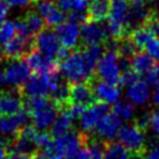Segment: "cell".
<instances>
[{
  "instance_id": "7bdbcfd3",
  "label": "cell",
  "mask_w": 159,
  "mask_h": 159,
  "mask_svg": "<svg viewBox=\"0 0 159 159\" xmlns=\"http://www.w3.org/2000/svg\"><path fill=\"white\" fill-rule=\"evenodd\" d=\"M130 1H143V2H146V1H149V0H130Z\"/></svg>"
},
{
  "instance_id": "7a4b0ae2",
  "label": "cell",
  "mask_w": 159,
  "mask_h": 159,
  "mask_svg": "<svg viewBox=\"0 0 159 159\" xmlns=\"http://www.w3.org/2000/svg\"><path fill=\"white\" fill-rule=\"evenodd\" d=\"M24 109L30 117L33 125L41 131L53 125L60 114L57 105L47 97L24 98Z\"/></svg>"
},
{
  "instance_id": "52a82bcc",
  "label": "cell",
  "mask_w": 159,
  "mask_h": 159,
  "mask_svg": "<svg viewBox=\"0 0 159 159\" xmlns=\"http://www.w3.org/2000/svg\"><path fill=\"white\" fill-rule=\"evenodd\" d=\"M119 144L123 145L125 150L131 154H146V144H145L144 131L139 129L137 125H125L118 134Z\"/></svg>"
},
{
  "instance_id": "cb8c5ba5",
  "label": "cell",
  "mask_w": 159,
  "mask_h": 159,
  "mask_svg": "<svg viewBox=\"0 0 159 159\" xmlns=\"http://www.w3.org/2000/svg\"><path fill=\"white\" fill-rule=\"evenodd\" d=\"M73 120H74V118L68 112L61 111L56 120L53 123L52 128H50L49 134H52V137L59 138V137H62L68 132H70L71 128H73Z\"/></svg>"
},
{
  "instance_id": "d4e9b609",
  "label": "cell",
  "mask_w": 159,
  "mask_h": 159,
  "mask_svg": "<svg viewBox=\"0 0 159 159\" xmlns=\"http://www.w3.org/2000/svg\"><path fill=\"white\" fill-rule=\"evenodd\" d=\"M57 6L63 13L68 14H81L88 13L89 0H57Z\"/></svg>"
},
{
  "instance_id": "e0dca14e",
  "label": "cell",
  "mask_w": 159,
  "mask_h": 159,
  "mask_svg": "<svg viewBox=\"0 0 159 159\" xmlns=\"http://www.w3.org/2000/svg\"><path fill=\"white\" fill-rule=\"evenodd\" d=\"M122 125H123V119L116 116L114 112H110L99 120V123L95 129V134H97L103 140L112 142L115 137H118L119 131L123 128Z\"/></svg>"
},
{
  "instance_id": "30bf717a",
  "label": "cell",
  "mask_w": 159,
  "mask_h": 159,
  "mask_svg": "<svg viewBox=\"0 0 159 159\" xmlns=\"http://www.w3.org/2000/svg\"><path fill=\"white\" fill-rule=\"evenodd\" d=\"M109 114L110 107L107 103L96 102L95 104L90 105L89 108L84 109V111L80 116L81 131L85 134H90L91 131H95L99 120Z\"/></svg>"
},
{
  "instance_id": "f6af8a7d",
  "label": "cell",
  "mask_w": 159,
  "mask_h": 159,
  "mask_svg": "<svg viewBox=\"0 0 159 159\" xmlns=\"http://www.w3.org/2000/svg\"><path fill=\"white\" fill-rule=\"evenodd\" d=\"M39 1H42V0H39Z\"/></svg>"
},
{
  "instance_id": "4dcf8cb0",
  "label": "cell",
  "mask_w": 159,
  "mask_h": 159,
  "mask_svg": "<svg viewBox=\"0 0 159 159\" xmlns=\"http://www.w3.org/2000/svg\"><path fill=\"white\" fill-rule=\"evenodd\" d=\"M144 49L152 59L159 62V39H157L156 36L152 38L149 41V43L145 46Z\"/></svg>"
},
{
  "instance_id": "60d3db41",
  "label": "cell",
  "mask_w": 159,
  "mask_h": 159,
  "mask_svg": "<svg viewBox=\"0 0 159 159\" xmlns=\"http://www.w3.org/2000/svg\"><path fill=\"white\" fill-rule=\"evenodd\" d=\"M129 159H144V156H140V154H131L129 157Z\"/></svg>"
},
{
  "instance_id": "8d00e7d4",
  "label": "cell",
  "mask_w": 159,
  "mask_h": 159,
  "mask_svg": "<svg viewBox=\"0 0 159 159\" xmlns=\"http://www.w3.org/2000/svg\"><path fill=\"white\" fill-rule=\"evenodd\" d=\"M6 159H30V157H27V156H24V154L11 152V153L8 154V157H7Z\"/></svg>"
},
{
  "instance_id": "8992f818",
  "label": "cell",
  "mask_w": 159,
  "mask_h": 159,
  "mask_svg": "<svg viewBox=\"0 0 159 159\" xmlns=\"http://www.w3.org/2000/svg\"><path fill=\"white\" fill-rule=\"evenodd\" d=\"M59 73L53 74H34L20 88L24 98H39L47 97L50 94L52 85Z\"/></svg>"
},
{
  "instance_id": "7402d4cb",
  "label": "cell",
  "mask_w": 159,
  "mask_h": 159,
  "mask_svg": "<svg viewBox=\"0 0 159 159\" xmlns=\"http://www.w3.org/2000/svg\"><path fill=\"white\" fill-rule=\"evenodd\" d=\"M128 98L131 104L143 105L150 97V85L144 80H136L134 83L128 87Z\"/></svg>"
},
{
  "instance_id": "836d02e7",
  "label": "cell",
  "mask_w": 159,
  "mask_h": 159,
  "mask_svg": "<svg viewBox=\"0 0 159 159\" xmlns=\"http://www.w3.org/2000/svg\"><path fill=\"white\" fill-rule=\"evenodd\" d=\"M6 4L12 7H28L33 0H4Z\"/></svg>"
},
{
  "instance_id": "44dd1931",
  "label": "cell",
  "mask_w": 159,
  "mask_h": 159,
  "mask_svg": "<svg viewBox=\"0 0 159 159\" xmlns=\"http://www.w3.org/2000/svg\"><path fill=\"white\" fill-rule=\"evenodd\" d=\"M30 116L25 109L19 111L18 114L8 117H0V132L6 134H13L14 137L22 126L26 125V120Z\"/></svg>"
},
{
  "instance_id": "6da1fadb",
  "label": "cell",
  "mask_w": 159,
  "mask_h": 159,
  "mask_svg": "<svg viewBox=\"0 0 159 159\" xmlns=\"http://www.w3.org/2000/svg\"><path fill=\"white\" fill-rule=\"evenodd\" d=\"M97 63L94 62L83 49L70 53L60 66L65 80L70 84L91 82L94 80Z\"/></svg>"
},
{
  "instance_id": "5b68a950",
  "label": "cell",
  "mask_w": 159,
  "mask_h": 159,
  "mask_svg": "<svg viewBox=\"0 0 159 159\" xmlns=\"http://www.w3.org/2000/svg\"><path fill=\"white\" fill-rule=\"evenodd\" d=\"M120 76L118 54L116 52L107 50L96 66V80L118 87Z\"/></svg>"
},
{
  "instance_id": "83f0119b",
  "label": "cell",
  "mask_w": 159,
  "mask_h": 159,
  "mask_svg": "<svg viewBox=\"0 0 159 159\" xmlns=\"http://www.w3.org/2000/svg\"><path fill=\"white\" fill-rule=\"evenodd\" d=\"M130 154L123 145L115 142H110L102 159H129Z\"/></svg>"
},
{
  "instance_id": "f1b7e54d",
  "label": "cell",
  "mask_w": 159,
  "mask_h": 159,
  "mask_svg": "<svg viewBox=\"0 0 159 159\" xmlns=\"http://www.w3.org/2000/svg\"><path fill=\"white\" fill-rule=\"evenodd\" d=\"M16 28L14 21H5L0 27V43H7L16 36Z\"/></svg>"
},
{
  "instance_id": "d590c367",
  "label": "cell",
  "mask_w": 159,
  "mask_h": 159,
  "mask_svg": "<svg viewBox=\"0 0 159 159\" xmlns=\"http://www.w3.org/2000/svg\"><path fill=\"white\" fill-rule=\"evenodd\" d=\"M144 159H159V146H156L150 150L144 156Z\"/></svg>"
},
{
  "instance_id": "ba28073f",
  "label": "cell",
  "mask_w": 159,
  "mask_h": 159,
  "mask_svg": "<svg viewBox=\"0 0 159 159\" xmlns=\"http://www.w3.org/2000/svg\"><path fill=\"white\" fill-rule=\"evenodd\" d=\"M111 36L109 34L108 27L102 22L88 20L81 27V41L85 47L95 45H105Z\"/></svg>"
},
{
  "instance_id": "f35d334b",
  "label": "cell",
  "mask_w": 159,
  "mask_h": 159,
  "mask_svg": "<svg viewBox=\"0 0 159 159\" xmlns=\"http://www.w3.org/2000/svg\"><path fill=\"white\" fill-rule=\"evenodd\" d=\"M30 159H52V158L48 157L45 152H39V153H36L35 156H33Z\"/></svg>"
},
{
  "instance_id": "ee69618b",
  "label": "cell",
  "mask_w": 159,
  "mask_h": 159,
  "mask_svg": "<svg viewBox=\"0 0 159 159\" xmlns=\"http://www.w3.org/2000/svg\"><path fill=\"white\" fill-rule=\"evenodd\" d=\"M90 1H91V2H93V1H96V0H90Z\"/></svg>"
},
{
  "instance_id": "74e56055",
  "label": "cell",
  "mask_w": 159,
  "mask_h": 159,
  "mask_svg": "<svg viewBox=\"0 0 159 159\" xmlns=\"http://www.w3.org/2000/svg\"><path fill=\"white\" fill-rule=\"evenodd\" d=\"M152 102L154 104L159 105V85L156 87L153 90V94H152Z\"/></svg>"
},
{
  "instance_id": "d6a6232c",
  "label": "cell",
  "mask_w": 159,
  "mask_h": 159,
  "mask_svg": "<svg viewBox=\"0 0 159 159\" xmlns=\"http://www.w3.org/2000/svg\"><path fill=\"white\" fill-rule=\"evenodd\" d=\"M150 126L152 128L154 134H159V108L156 109L151 114V123H150Z\"/></svg>"
},
{
  "instance_id": "1f68e13d",
  "label": "cell",
  "mask_w": 159,
  "mask_h": 159,
  "mask_svg": "<svg viewBox=\"0 0 159 159\" xmlns=\"http://www.w3.org/2000/svg\"><path fill=\"white\" fill-rule=\"evenodd\" d=\"M144 81L149 85H152L154 88L158 87L159 85V65H156L148 74L145 75Z\"/></svg>"
},
{
  "instance_id": "ffe728a7",
  "label": "cell",
  "mask_w": 159,
  "mask_h": 159,
  "mask_svg": "<svg viewBox=\"0 0 159 159\" xmlns=\"http://www.w3.org/2000/svg\"><path fill=\"white\" fill-rule=\"evenodd\" d=\"M91 85H93L95 97L97 99V102H102V103H107V104L117 103L119 96H120V90L117 85L108 84V83L96 79L91 81Z\"/></svg>"
},
{
  "instance_id": "9a60e30c",
  "label": "cell",
  "mask_w": 159,
  "mask_h": 159,
  "mask_svg": "<svg viewBox=\"0 0 159 159\" xmlns=\"http://www.w3.org/2000/svg\"><path fill=\"white\" fill-rule=\"evenodd\" d=\"M25 61L30 66V70L35 71V74H53L59 69L56 60L40 53L36 49L32 50L25 57Z\"/></svg>"
},
{
  "instance_id": "e575fe53",
  "label": "cell",
  "mask_w": 159,
  "mask_h": 159,
  "mask_svg": "<svg viewBox=\"0 0 159 159\" xmlns=\"http://www.w3.org/2000/svg\"><path fill=\"white\" fill-rule=\"evenodd\" d=\"M8 10H10V6L7 5L4 0H0V27L6 21V16L8 14Z\"/></svg>"
},
{
  "instance_id": "4fadbf2b",
  "label": "cell",
  "mask_w": 159,
  "mask_h": 159,
  "mask_svg": "<svg viewBox=\"0 0 159 159\" xmlns=\"http://www.w3.org/2000/svg\"><path fill=\"white\" fill-rule=\"evenodd\" d=\"M96 102H97V99L95 97L91 82L70 84L69 104L82 107V108L87 109L90 105L95 104Z\"/></svg>"
},
{
  "instance_id": "9c48e42d",
  "label": "cell",
  "mask_w": 159,
  "mask_h": 159,
  "mask_svg": "<svg viewBox=\"0 0 159 159\" xmlns=\"http://www.w3.org/2000/svg\"><path fill=\"white\" fill-rule=\"evenodd\" d=\"M30 71V66L26 63L25 60H10L4 69L6 83L13 88L20 89L32 76Z\"/></svg>"
},
{
  "instance_id": "4316f807",
  "label": "cell",
  "mask_w": 159,
  "mask_h": 159,
  "mask_svg": "<svg viewBox=\"0 0 159 159\" xmlns=\"http://www.w3.org/2000/svg\"><path fill=\"white\" fill-rule=\"evenodd\" d=\"M116 53L118 54L119 57L131 60L134 55L138 53V47L134 45V42L130 36H125V38L117 40Z\"/></svg>"
},
{
  "instance_id": "ac0fdd59",
  "label": "cell",
  "mask_w": 159,
  "mask_h": 159,
  "mask_svg": "<svg viewBox=\"0 0 159 159\" xmlns=\"http://www.w3.org/2000/svg\"><path fill=\"white\" fill-rule=\"evenodd\" d=\"M56 36L60 43L67 49H74L77 47L79 41L81 39V28L80 25L73 21H67L62 25L56 27Z\"/></svg>"
},
{
  "instance_id": "7c38bea8",
  "label": "cell",
  "mask_w": 159,
  "mask_h": 159,
  "mask_svg": "<svg viewBox=\"0 0 159 159\" xmlns=\"http://www.w3.org/2000/svg\"><path fill=\"white\" fill-rule=\"evenodd\" d=\"M24 109V96L20 89L0 91V117H8Z\"/></svg>"
},
{
  "instance_id": "b9f144b4",
  "label": "cell",
  "mask_w": 159,
  "mask_h": 159,
  "mask_svg": "<svg viewBox=\"0 0 159 159\" xmlns=\"http://www.w3.org/2000/svg\"><path fill=\"white\" fill-rule=\"evenodd\" d=\"M2 59H4V53H2V50L0 48V62L2 61Z\"/></svg>"
},
{
  "instance_id": "d6986e66",
  "label": "cell",
  "mask_w": 159,
  "mask_h": 159,
  "mask_svg": "<svg viewBox=\"0 0 159 159\" xmlns=\"http://www.w3.org/2000/svg\"><path fill=\"white\" fill-rule=\"evenodd\" d=\"M152 16V13L148 7L146 2L143 1H130V12L129 19H128V26L129 30L132 28H138L144 26L149 19Z\"/></svg>"
},
{
  "instance_id": "ab89813d",
  "label": "cell",
  "mask_w": 159,
  "mask_h": 159,
  "mask_svg": "<svg viewBox=\"0 0 159 159\" xmlns=\"http://www.w3.org/2000/svg\"><path fill=\"white\" fill-rule=\"evenodd\" d=\"M6 83L5 81V73H4V69H0V87L4 85Z\"/></svg>"
},
{
  "instance_id": "8fae6325",
  "label": "cell",
  "mask_w": 159,
  "mask_h": 159,
  "mask_svg": "<svg viewBox=\"0 0 159 159\" xmlns=\"http://www.w3.org/2000/svg\"><path fill=\"white\" fill-rule=\"evenodd\" d=\"M18 35L27 39H34L41 30H45V22L36 12H28L24 16L14 20Z\"/></svg>"
},
{
  "instance_id": "603a6c76",
  "label": "cell",
  "mask_w": 159,
  "mask_h": 159,
  "mask_svg": "<svg viewBox=\"0 0 159 159\" xmlns=\"http://www.w3.org/2000/svg\"><path fill=\"white\" fill-rule=\"evenodd\" d=\"M154 66V60L146 52H138L131 59V70L137 76L146 75Z\"/></svg>"
},
{
  "instance_id": "2e32d148",
  "label": "cell",
  "mask_w": 159,
  "mask_h": 159,
  "mask_svg": "<svg viewBox=\"0 0 159 159\" xmlns=\"http://www.w3.org/2000/svg\"><path fill=\"white\" fill-rule=\"evenodd\" d=\"M33 49H35L34 39H27V38L16 35L14 39H12L4 45L2 53L7 59L19 60L22 57L25 59Z\"/></svg>"
},
{
  "instance_id": "277c9868",
  "label": "cell",
  "mask_w": 159,
  "mask_h": 159,
  "mask_svg": "<svg viewBox=\"0 0 159 159\" xmlns=\"http://www.w3.org/2000/svg\"><path fill=\"white\" fill-rule=\"evenodd\" d=\"M34 48L40 53L59 61L63 60L70 54L69 49L65 48L60 43L56 33L50 28H45L34 38Z\"/></svg>"
},
{
  "instance_id": "3957f363",
  "label": "cell",
  "mask_w": 159,
  "mask_h": 159,
  "mask_svg": "<svg viewBox=\"0 0 159 159\" xmlns=\"http://www.w3.org/2000/svg\"><path fill=\"white\" fill-rule=\"evenodd\" d=\"M130 12V0H110L108 15V30L112 39L130 36L128 19Z\"/></svg>"
},
{
  "instance_id": "484cf974",
  "label": "cell",
  "mask_w": 159,
  "mask_h": 159,
  "mask_svg": "<svg viewBox=\"0 0 159 159\" xmlns=\"http://www.w3.org/2000/svg\"><path fill=\"white\" fill-rule=\"evenodd\" d=\"M110 11V0H96L93 1L89 6V19L93 21L102 22L105 18H108Z\"/></svg>"
},
{
  "instance_id": "5bb4252c",
  "label": "cell",
  "mask_w": 159,
  "mask_h": 159,
  "mask_svg": "<svg viewBox=\"0 0 159 159\" xmlns=\"http://www.w3.org/2000/svg\"><path fill=\"white\" fill-rule=\"evenodd\" d=\"M36 10L39 15L42 18L45 25L48 27H59L66 22V15L61 11L57 4H55L53 0H42L38 2Z\"/></svg>"
},
{
  "instance_id": "bcb514c9",
  "label": "cell",
  "mask_w": 159,
  "mask_h": 159,
  "mask_svg": "<svg viewBox=\"0 0 159 159\" xmlns=\"http://www.w3.org/2000/svg\"><path fill=\"white\" fill-rule=\"evenodd\" d=\"M158 36H159V34H158Z\"/></svg>"
},
{
  "instance_id": "f546056e",
  "label": "cell",
  "mask_w": 159,
  "mask_h": 159,
  "mask_svg": "<svg viewBox=\"0 0 159 159\" xmlns=\"http://www.w3.org/2000/svg\"><path fill=\"white\" fill-rule=\"evenodd\" d=\"M116 116L122 119H129L134 114V105L130 102H117L112 110Z\"/></svg>"
}]
</instances>
